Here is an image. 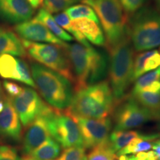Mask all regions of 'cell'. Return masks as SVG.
Listing matches in <instances>:
<instances>
[{"mask_svg":"<svg viewBox=\"0 0 160 160\" xmlns=\"http://www.w3.org/2000/svg\"><path fill=\"white\" fill-rule=\"evenodd\" d=\"M82 0H43L44 8L50 13H59Z\"/></svg>","mask_w":160,"mask_h":160,"instance_id":"cell-28","label":"cell"},{"mask_svg":"<svg viewBox=\"0 0 160 160\" xmlns=\"http://www.w3.org/2000/svg\"><path fill=\"white\" fill-rule=\"evenodd\" d=\"M51 136L64 148L83 147V140L77 123L68 113L53 109L48 116Z\"/></svg>","mask_w":160,"mask_h":160,"instance_id":"cell-8","label":"cell"},{"mask_svg":"<svg viewBox=\"0 0 160 160\" xmlns=\"http://www.w3.org/2000/svg\"><path fill=\"white\" fill-rule=\"evenodd\" d=\"M65 49L74 77L75 91L99 82L108 69V58L103 52L79 43L66 44Z\"/></svg>","mask_w":160,"mask_h":160,"instance_id":"cell-1","label":"cell"},{"mask_svg":"<svg viewBox=\"0 0 160 160\" xmlns=\"http://www.w3.org/2000/svg\"><path fill=\"white\" fill-rule=\"evenodd\" d=\"M3 88L5 89L7 94L9 96L8 97L12 98L19 94L22 89V87L13 82L5 81L3 82Z\"/></svg>","mask_w":160,"mask_h":160,"instance_id":"cell-34","label":"cell"},{"mask_svg":"<svg viewBox=\"0 0 160 160\" xmlns=\"http://www.w3.org/2000/svg\"><path fill=\"white\" fill-rule=\"evenodd\" d=\"M133 48L128 33L108 48L110 85L116 102L125 97L126 91L133 82L134 61Z\"/></svg>","mask_w":160,"mask_h":160,"instance_id":"cell-4","label":"cell"},{"mask_svg":"<svg viewBox=\"0 0 160 160\" xmlns=\"http://www.w3.org/2000/svg\"><path fill=\"white\" fill-rule=\"evenodd\" d=\"M119 2L126 13L133 14L143 7L146 0H119Z\"/></svg>","mask_w":160,"mask_h":160,"instance_id":"cell-31","label":"cell"},{"mask_svg":"<svg viewBox=\"0 0 160 160\" xmlns=\"http://www.w3.org/2000/svg\"><path fill=\"white\" fill-rule=\"evenodd\" d=\"M79 126L83 140V148L92 149L105 142L109 137L112 127L110 118L103 119H87L73 117Z\"/></svg>","mask_w":160,"mask_h":160,"instance_id":"cell-11","label":"cell"},{"mask_svg":"<svg viewBox=\"0 0 160 160\" xmlns=\"http://www.w3.org/2000/svg\"><path fill=\"white\" fill-rule=\"evenodd\" d=\"M0 77L14 80L36 88L31 68L25 60L10 54L0 56Z\"/></svg>","mask_w":160,"mask_h":160,"instance_id":"cell-12","label":"cell"},{"mask_svg":"<svg viewBox=\"0 0 160 160\" xmlns=\"http://www.w3.org/2000/svg\"><path fill=\"white\" fill-rule=\"evenodd\" d=\"M61 153V145L54 139L51 137L39 145L28 155L39 160H54Z\"/></svg>","mask_w":160,"mask_h":160,"instance_id":"cell-22","label":"cell"},{"mask_svg":"<svg viewBox=\"0 0 160 160\" xmlns=\"http://www.w3.org/2000/svg\"><path fill=\"white\" fill-rule=\"evenodd\" d=\"M31 72L36 88L46 102L58 111L68 108L74 95L68 79L37 62L31 64Z\"/></svg>","mask_w":160,"mask_h":160,"instance_id":"cell-3","label":"cell"},{"mask_svg":"<svg viewBox=\"0 0 160 160\" xmlns=\"http://www.w3.org/2000/svg\"><path fill=\"white\" fill-rule=\"evenodd\" d=\"M93 9L101 22L108 48L128 33L127 23L119 0H82Z\"/></svg>","mask_w":160,"mask_h":160,"instance_id":"cell-6","label":"cell"},{"mask_svg":"<svg viewBox=\"0 0 160 160\" xmlns=\"http://www.w3.org/2000/svg\"><path fill=\"white\" fill-rule=\"evenodd\" d=\"M26 53L37 63L58 72L71 82L74 77L65 47L49 43L33 42L22 39Z\"/></svg>","mask_w":160,"mask_h":160,"instance_id":"cell-7","label":"cell"},{"mask_svg":"<svg viewBox=\"0 0 160 160\" xmlns=\"http://www.w3.org/2000/svg\"><path fill=\"white\" fill-rule=\"evenodd\" d=\"M139 135L140 133L137 131H128V130L125 131L114 130L109 136L108 143L111 151L114 153H117L118 151L128 145L132 140L139 137Z\"/></svg>","mask_w":160,"mask_h":160,"instance_id":"cell-23","label":"cell"},{"mask_svg":"<svg viewBox=\"0 0 160 160\" xmlns=\"http://www.w3.org/2000/svg\"><path fill=\"white\" fill-rule=\"evenodd\" d=\"M14 31L22 39L26 41L53 44L62 47H65L66 45V43L56 37L42 23L33 19L16 25Z\"/></svg>","mask_w":160,"mask_h":160,"instance_id":"cell-13","label":"cell"},{"mask_svg":"<svg viewBox=\"0 0 160 160\" xmlns=\"http://www.w3.org/2000/svg\"><path fill=\"white\" fill-rule=\"evenodd\" d=\"M26 53L22 39L11 30L0 26V56L10 54L24 57Z\"/></svg>","mask_w":160,"mask_h":160,"instance_id":"cell-17","label":"cell"},{"mask_svg":"<svg viewBox=\"0 0 160 160\" xmlns=\"http://www.w3.org/2000/svg\"><path fill=\"white\" fill-rule=\"evenodd\" d=\"M72 23L90 42L97 46L105 45V35L99 22L83 18L72 20Z\"/></svg>","mask_w":160,"mask_h":160,"instance_id":"cell-18","label":"cell"},{"mask_svg":"<svg viewBox=\"0 0 160 160\" xmlns=\"http://www.w3.org/2000/svg\"><path fill=\"white\" fill-rule=\"evenodd\" d=\"M65 13L71 20L85 18V19H89L99 22V19L95 11L89 5H76L71 6L65 10Z\"/></svg>","mask_w":160,"mask_h":160,"instance_id":"cell-25","label":"cell"},{"mask_svg":"<svg viewBox=\"0 0 160 160\" xmlns=\"http://www.w3.org/2000/svg\"><path fill=\"white\" fill-rule=\"evenodd\" d=\"M131 97L145 108L154 113L160 119V91L142 90L131 93Z\"/></svg>","mask_w":160,"mask_h":160,"instance_id":"cell-21","label":"cell"},{"mask_svg":"<svg viewBox=\"0 0 160 160\" xmlns=\"http://www.w3.org/2000/svg\"><path fill=\"white\" fill-rule=\"evenodd\" d=\"M127 31L137 51H145L160 45V11L142 7L133 13L127 23Z\"/></svg>","mask_w":160,"mask_h":160,"instance_id":"cell-5","label":"cell"},{"mask_svg":"<svg viewBox=\"0 0 160 160\" xmlns=\"http://www.w3.org/2000/svg\"><path fill=\"white\" fill-rule=\"evenodd\" d=\"M55 21L57 22L62 28L66 31V32H68L70 35H72L73 38L81 45L85 46H90L88 41L85 39V37L82 35V33L80 32L79 30L77 29V28L72 23V21L69 19L68 16L66 14L65 12L62 13H59L54 17Z\"/></svg>","mask_w":160,"mask_h":160,"instance_id":"cell-24","label":"cell"},{"mask_svg":"<svg viewBox=\"0 0 160 160\" xmlns=\"http://www.w3.org/2000/svg\"><path fill=\"white\" fill-rule=\"evenodd\" d=\"M34 14L27 0H0V19L10 24L25 22Z\"/></svg>","mask_w":160,"mask_h":160,"instance_id":"cell-15","label":"cell"},{"mask_svg":"<svg viewBox=\"0 0 160 160\" xmlns=\"http://www.w3.org/2000/svg\"><path fill=\"white\" fill-rule=\"evenodd\" d=\"M160 80V66L158 68L155 69L154 71L148 72L147 73H144V75H142L139 77L136 81L135 85L133 86V91L131 93H137V92L141 91L148 87L152 83H153L156 81Z\"/></svg>","mask_w":160,"mask_h":160,"instance_id":"cell-27","label":"cell"},{"mask_svg":"<svg viewBox=\"0 0 160 160\" xmlns=\"http://www.w3.org/2000/svg\"><path fill=\"white\" fill-rule=\"evenodd\" d=\"M0 137L14 142H19L22 137L21 121L8 97H5L0 113Z\"/></svg>","mask_w":160,"mask_h":160,"instance_id":"cell-16","label":"cell"},{"mask_svg":"<svg viewBox=\"0 0 160 160\" xmlns=\"http://www.w3.org/2000/svg\"><path fill=\"white\" fill-rule=\"evenodd\" d=\"M9 98L19 115L22 125L25 128L37 117L49 113L53 109L43 101L34 89L30 87H22L19 94Z\"/></svg>","mask_w":160,"mask_h":160,"instance_id":"cell-9","label":"cell"},{"mask_svg":"<svg viewBox=\"0 0 160 160\" xmlns=\"http://www.w3.org/2000/svg\"><path fill=\"white\" fill-rule=\"evenodd\" d=\"M114 117V130L119 131L134 128L150 120L159 119L154 113L145 108L131 97L118 108Z\"/></svg>","mask_w":160,"mask_h":160,"instance_id":"cell-10","label":"cell"},{"mask_svg":"<svg viewBox=\"0 0 160 160\" xmlns=\"http://www.w3.org/2000/svg\"><path fill=\"white\" fill-rule=\"evenodd\" d=\"M5 94H4L2 88L1 83H0V113H1L2 111L3 110L4 102H5Z\"/></svg>","mask_w":160,"mask_h":160,"instance_id":"cell-36","label":"cell"},{"mask_svg":"<svg viewBox=\"0 0 160 160\" xmlns=\"http://www.w3.org/2000/svg\"><path fill=\"white\" fill-rule=\"evenodd\" d=\"M160 134H148V135H141L133 139L127 145L125 148L121 149L116 153V157L124 155L136 154V153H141V152L149 151L152 149L153 142L159 137Z\"/></svg>","mask_w":160,"mask_h":160,"instance_id":"cell-19","label":"cell"},{"mask_svg":"<svg viewBox=\"0 0 160 160\" xmlns=\"http://www.w3.org/2000/svg\"><path fill=\"white\" fill-rule=\"evenodd\" d=\"M21 160H39V159H34V158H32L31 157H29V156H26L25 157L21 158Z\"/></svg>","mask_w":160,"mask_h":160,"instance_id":"cell-37","label":"cell"},{"mask_svg":"<svg viewBox=\"0 0 160 160\" xmlns=\"http://www.w3.org/2000/svg\"><path fill=\"white\" fill-rule=\"evenodd\" d=\"M52 111L37 117L27 127L22 142V152L25 156H28L32 151L51 137L48 124V116Z\"/></svg>","mask_w":160,"mask_h":160,"instance_id":"cell-14","label":"cell"},{"mask_svg":"<svg viewBox=\"0 0 160 160\" xmlns=\"http://www.w3.org/2000/svg\"><path fill=\"white\" fill-rule=\"evenodd\" d=\"M85 157L83 147H71L65 148L57 160H84Z\"/></svg>","mask_w":160,"mask_h":160,"instance_id":"cell-29","label":"cell"},{"mask_svg":"<svg viewBox=\"0 0 160 160\" xmlns=\"http://www.w3.org/2000/svg\"><path fill=\"white\" fill-rule=\"evenodd\" d=\"M33 9L39 8L43 5V0H27Z\"/></svg>","mask_w":160,"mask_h":160,"instance_id":"cell-35","label":"cell"},{"mask_svg":"<svg viewBox=\"0 0 160 160\" xmlns=\"http://www.w3.org/2000/svg\"><path fill=\"white\" fill-rule=\"evenodd\" d=\"M0 160H21L14 148L8 145H0Z\"/></svg>","mask_w":160,"mask_h":160,"instance_id":"cell-33","label":"cell"},{"mask_svg":"<svg viewBox=\"0 0 160 160\" xmlns=\"http://www.w3.org/2000/svg\"><path fill=\"white\" fill-rule=\"evenodd\" d=\"M152 51H148L140 53L135 57L133 61V81L137 80L139 77L143 75L144 66L146 59L149 57Z\"/></svg>","mask_w":160,"mask_h":160,"instance_id":"cell-30","label":"cell"},{"mask_svg":"<svg viewBox=\"0 0 160 160\" xmlns=\"http://www.w3.org/2000/svg\"><path fill=\"white\" fill-rule=\"evenodd\" d=\"M160 66V53L157 50H152L151 53L147 58L144 66V73H148L158 68Z\"/></svg>","mask_w":160,"mask_h":160,"instance_id":"cell-32","label":"cell"},{"mask_svg":"<svg viewBox=\"0 0 160 160\" xmlns=\"http://www.w3.org/2000/svg\"><path fill=\"white\" fill-rule=\"evenodd\" d=\"M115 103L110 84L100 81L76 91L67 113L72 117L103 119L113 112Z\"/></svg>","mask_w":160,"mask_h":160,"instance_id":"cell-2","label":"cell"},{"mask_svg":"<svg viewBox=\"0 0 160 160\" xmlns=\"http://www.w3.org/2000/svg\"><path fill=\"white\" fill-rule=\"evenodd\" d=\"M33 19L42 23L45 27L49 29L50 31H51L56 37L61 39L62 41L71 42L73 39V37L62 28L55 21L51 13L46 11L45 8H40Z\"/></svg>","mask_w":160,"mask_h":160,"instance_id":"cell-20","label":"cell"},{"mask_svg":"<svg viewBox=\"0 0 160 160\" xmlns=\"http://www.w3.org/2000/svg\"><path fill=\"white\" fill-rule=\"evenodd\" d=\"M155 2H156V3H157L158 8H159V10L160 11V0H155Z\"/></svg>","mask_w":160,"mask_h":160,"instance_id":"cell-38","label":"cell"},{"mask_svg":"<svg viewBox=\"0 0 160 160\" xmlns=\"http://www.w3.org/2000/svg\"><path fill=\"white\" fill-rule=\"evenodd\" d=\"M116 154L110 148L108 140L91 149L84 160H115Z\"/></svg>","mask_w":160,"mask_h":160,"instance_id":"cell-26","label":"cell"}]
</instances>
